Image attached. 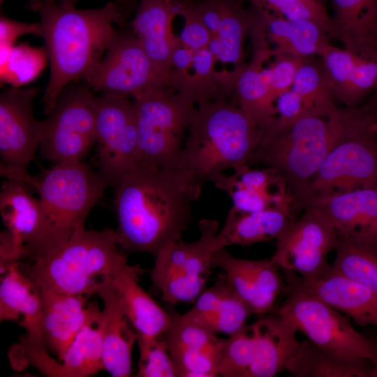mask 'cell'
Returning <instances> with one entry per match:
<instances>
[{"instance_id": "cell-1", "label": "cell", "mask_w": 377, "mask_h": 377, "mask_svg": "<svg viewBox=\"0 0 377 377\" xmlns=\"http://www.w3.org/2000/svg\"><path fill=\"white\" fill-rule=\"evenodd\" d=\"M120 248L154 258L182 239L199 196L175 172L138 162L114 187Z\"/></svg>"}, {"instance_id": "cell-2", "label": "cell", "mask_w": 377, "mask_h": 377, "mask_svg": "<svg viewBox=\"0 0 377 377\" xmlns=\"http://www.w3.org/2000/svg\"><path fill=\"white\" fill-rule=\"evenodd\" d=\"M40 17V36L50 63L43 96L49 114L68 83L84 79L97 66L111 42L112 24L120 20L119 6L110 2L94 9H77L55 0H30Z\"/></svg>"}, {"instance_id": "cell-3", "label": "cell", "mask_w": 377, "mask_h": 377, "mask_svg": "<svg viewBox=\"0 0 377 377\" xmlns=\"http://www.w3.org/2000/svg\"><path fill=\"white\" fill-rule=\"evenodd\" d=\"M265 128L237 103L222 98L200 103L175 172L199 196L207 182L227 170L247 164Z\"/></svg>"}, {"instance_id": "cell-4", "label": "cell", "mask_w": 377, "mask_h": 377, "mask_svg": "<svg viewBox=\"0 0 377 377\" xmlns=\"http://www.w3.org/2000/svg\"><path fill=\"white\" fill-rule=\"evenodd\" d=\"M1 175L31 186L39 195L38 224L24 246L29 262L57 249L84 226L108 186L98 172L77 161L54 164L38 176L13 170H1Z\"/></svg>"}, {"instance_id": "cell-5", "label": "cell", "mask_w": 377, "mask_h": 377, "mask_svg": "<svg viewBox=\"0 0 377 377\" xmlns=\"http://www.w3.org/2000/svg\"><path fill=\"white\" fill-rule=\"evenodd\" d=\"M276 118V117H275ZM273 119L247 164H262L284 179L300 212L313 201L311 182L341 138L342 109L327 117L309 115L288 124Z\"/></svg>"}, {"instance_id": "cell-6", "label": "cell", "mask_w": 377, "mask_h": 377, "mask_svg": "<svg viewBox=\"0 0 377 377\" xmlns=\"http://www.w3.org/2000/svg\"><path fill=\"white\" fill-rule=\"evenodd\" d=\"M119 248L116 231L83 226L57 249L20 267L39 290L89 297L126 260Z\"/></svg>"}, {"instance_id": "cell-7", "label": "cell", "mask_w": 377, "mask_h": 377, "mask_svg": "<svg viewBox=\"0 0 377 377\" xmlns=\"http://www.w3.org/2000/svg\"><path fill=\"white\" fill-rule=\"evenodd\" d=\"M136 110L138 161L175 172L195 103L168 86L155 87L133 97Z\"/></svg>"}, {"instance_id": "cell-8", "label": "cell", "mask_w": 377, "mask_h": 377, "mask_svg": "<svg viewBox=\"0 0 377 377\" xmlns=\"http://www.w3.org/2000/svg\"><path fill=\"white\" fill-rule=\"evenodd\" d=\"M343 113L341 138L311 182L313 201L318 197L377 186V133L369 128L376 120L362 106L346 108Z\"/></svg>"}, {"instance_id": "cell-9", "label": "cell", "mask_w": 377, "mask_h": 377, "mask_svg": "<svg viewBox=\"0 0 377 377\" xmlns=\"http://www.w3.org/2000/svg\"><path fill=\"white\" fill-rule=\"evenodd\" d=\"M84 83L64 87L47 117L40 121L39 152L57 164L82 161L96 144L94 95Z\"/></svg>"}, {"instance_id": "cell-10", "label": "cell", "mask_w": 377, "mask_h": 377, "mask_svg": "<svg viewBox=\"0 0 377 377\" xmlns=\"http://www.w3.org/2000/svg\"><path fill=\"white\" fill-rule=\"evenodd\" d=\"M98 173L113 188L139 161L136 110L128 97L94 96Z\"/></svg>"}, {"instance_id": "cell-11", "label": "cell", "mask_w": 377, "mask_h": 377, "mask_svg": "<svg viewBox=\"0 0 377 377\" xmlns=\"http://www.w3.org/2000/svg\"><path fill=\"white\" fill-rule=\"evenodd\" d=\"M286 290L287 297L276 312L292 320L308 339L330 352L370 360L372 352L369 339L338 310L314 296L288 288Z\"/></svg>"}, {"instance_id": "cell-12", "label": "cell", "mask_w": 377, "mask_h": 377, "mask_svg": "<svg viewBox=\"0 0 377 377\" xmlns=\"http://www.w3.org/2000/svg\"><path fill=\"white\" fill-rule=\"evenodd\" d=\"M101 94L133 98L148 89L169 86L156 71L136 36L114 31L106 54L84 79Z\"/></svg>"}, {"instance_id": "cell-13", "label": "cell", "mask_w": 377, "mask_h": 377, "mask_svg": "<svg viewBox=\"0 0 377 377\" xmlns=\"http://www.w3.org/2000/svg\"><path fill=\"white\" fill-rule=\"evenodd\" d=\"M337 238L338 232L332 221L312 205L297 215L276 239L272 258L281 270L312 278L331 266L327 257L335 249Z\"/></svg>"}, {"instance_id": "cell-14", "label": "cell", "mask_w": 377, "mask_h": 377, "mask_svg": "<svg viewBox=\"0 0 377 377\" xmlns=\"http://www.w3.org/2000/svg\"><path fill=\"white\" fill-rule=\"evenodd\" d=\"M36 87H11L0 95L1 170L24 171L39 146L40 121L34 118Z\"/></svg>"}, {"instance_id": "cell-15", "label": "cell", "mask_w": 377, "mask_h": 377, "mask_svg": "<svg viewBox=\"0 0 377 377\" xmlns=\"http://www.w3.org/2000/svg\"><path fill=\"white\" fill-rule=\"evenodd\" d=\"M282 271L286 288L319 298L361 326L377 327V294L338 272L332 265L312 278H302L295 272Z\"/></svg>"}, {"instance_id": "cell-16", "label": "cell", "mask_w": 377, "mask_h": 377, "mask_svg": "<svg viewBox=\"0 0 377 377\" xmlns=\"http://www.w3.org/2000/svg\"><path fill=\"white\" fill-rule=\"evenodd\" d=\"M232 170V175L222 173L212 182L230 196L233 208L242 212H256L281 207L298 212L295 198L284 179L274 168L256 169L242 164Z\"/></svg>"}, {"instance_id": "cell-17", "label": "cell", "mask_w": 377, "mask_h": 377, "mask_svg": "<svg viewBox=\"0 0 377 377\" xmlns=\"http://www.w3.org/2000/svg\"><path fill=\"white\" fill-rule=\"evenodd\" d=\"M182 0H141L132 22L133 31L156 71L170 87L172 56L180 43L172 32Z\"/></svg>"}, {"instance_id": "cell-18", "label": "cell", "mask_w": 377, "mask_h": 377, "mask_svg": "<svg viewBox=\"0 0 377 377\" xmlns=\"http://www.w3.org/2000/svg\"><path fill=\"white\" fill-rule=\"evenodd\" d=\"M43 327L47 350L61 361L82 329L101 315L96 303L87 305L89 297L40 290Z\"/></svg>"}, {"instance_id": "cell-19", "label": "cell", "mask_w": 377, "mask_h": 377, "mask_svg": "<svg viewBox=\"0 0 377 377\" xmlns=\"http://www.w3.org/2000/svg\"><path fill=\"white\" fill-rule=\"evenodd\" d=\"M103 303L98 320L104 370L114 377L132 374V353L138 334L126 316L110 276L98 285L97 293Z\"/></svg>"}, {"instance_id": "cell-20", "label": "cell", "mask_w": 377, "mask_h": 377, "mask_svg": "<svg viewBox=\"0 0 377 377\" xmlns=\"http://www.w3.org/2000/svg\"><path fill=\"white\" fill-rule=\"evenodd\" d=\"M312 205L330 218L338 232L377 244V186L318 197Z\"/></svg>"}, {"instance_id": "cell-21", "label": "cell", "mask_w": 377, "mask_h": 377, "mask_svg": "<svg viewBox=\"0 0 377 377\" xmlns=\"http://www.w3.org/2000/svg\"><path fill=\"white\" fill-rule=\"evenodd\" d=\"M142 269L127 259L110 276L122 309L138 334L147 338L163 337L170 326V311L163 309L139 284Z\"/></svg>"}, {"instance_id": "cell-22", "label": "cell", "mask_w": 377, "mask_h": 377, "mask_svg": "<svg viewBox=\"0 0 377 377\" xmlns=\"http://www.w3.org/2000/svg\"><path fill=\"white\" fill-rule=\"evenodd\" d=\"M253 354L248 377H273L284 369L297 349L300 341L295 324L276 311L257 320Z\"/></svg>"}, {"instance_id": "cell-23", "label": "cell", "mask_w": 377, "mask_h": 377, "mask_svg": "<svg viewBox=\"0 0 377 377\" xmlns=\"http://www.w3.org/2000/svg\"><path fill=\"white\" fill-rule=\"evenodd\" d=\"M27 337L39 349L47 351L43 327L40 290L20 267L12 265L0 284V320L18 321Z\"/></svg>"}, {"instance_id": "cell-24", "label": "cell", "mask_w": 377, "mask_h": 377, "mask_svg": "<svg viewBox=\"0 0 377 377\" xmlns=\"http://www.w3.org/2000/svg\"><path fill=\"white\" fill-rule=\"evenodd\" d=\"M253 313L221 273L213 286L203 290L193 307L183 315L213 334L230 336L243 327Z\"/></svg>"}, {"instance_id": "cell-25", "label": "cell", "mask_w": 377, "mask_h": 377, "mask_svg": "<svg viewBox=\"0 0 377 377\" xmlns=\"http://www.w3.org/2000/svg\"><path fill=\"white\" fill-rule=\"evenodd\" d=\"M250 32L253 57L249 64L242 66L237 76L234 87L236 103L249 117L265 126L276 117L275 103L263 73V65L273 56V49L268 46L261 24H253Z\"/></svg>"}, {"instance_id": "cell-26", "label": "cell", "mask_w": 377, "mask_h": 377, "mask_svg": "<svg viewBox=\"0 0 377 377\" xmlns=\"http://www.w3.org/2000/svg\"><path fill=\"white\" fill-rule=\"evenodd\" d=\"M299 214L288 207L242 212L232 207L210 244L212 252L232 245L248 246L277 239Z\"/></svg>"}, {"instance_id": "cell-27", "label": "cell", "mask_w": 377, "mask_h": 377, "mask_svg": "<svg viewBox=\"0 0 377 377\" xmlns=\"http://www.w3.org/2000/svg\"><path fill=\"white\" fill-rule=\"evenodd\" d=\"M330 36L348 51L377 59V0H332Z\"/></svg>"}, {"instance_id": "cell-28", "label": "cell", "mask_w": 377, "mask_h": 377, "mask_svg": "<svg viewBox=\"0 0 377 377\" xmlns=\"http://www.w3.org/2000/svg\"><path fill=\"white\" fill-rule=\"evenodd\" d=\"M200 237L185 267L173 274L156 288L162 300L169 304L195 300L203 291L211 274L210 244L219 231V223L214 219H202L199 223Z\"/></svg>"}, {"instance_id": "cell-29", "label": "cell", "mask_w": 377, "mask_h": 377, "mask_svg": "<svg viewBox=\"0 0 377 377\" xmlns=\"http://www.w3.org/2000/svg\"><path fill=\"white\" fill-rule=\"evenodd\" d=\"M260 9L265 36L275 45L273 55L285 54L306 59L314 54L318 55L329 42L327 32L313 21L288 20Z\"/></svg>"}, {"instance_id": "cell-30", "label": "cell", "mask_w": 377, "mask_h": 377, "mask_svg": "<svg viewBox=\"0 0 377 377\" xmlns=\"http://www.w3.org/2000/svg\"><path fill=\"white\" fill-rule=\"evenodd\" d=\"M99 318L82 329L61 361L47 354L38 362L36 369L54 377H87L104 370Z\"/></svg>"}, {"instance_id": "cell-31", "label": "cell", "mask_w": 377, "mask_h": 377, "mask_svg": "<svg viewBox=\"0 0 377 377\" xmlns=\"http://www.w3.org/2000/svg\"><path fill=\"white\" fill-rule=\"evenodd\" d=\"M371 369L369 359L332 353L309 339L300 343L286 367L295 377H369Z\"/></svg>"}, {"instance_id": "cell-32", "label": "cell", "mask_w": 377, "mask_h": 377, "mask_svg": "<svg viewBox=\"0 0 377 377\" xmlns=\"http://www.w3.org/2000/svg\"><path fill=\"white\" fill-rule=\"evenodd\" d=\"M26 184L8 179L0 192V212L13 246L25 256V244L34 234L40 218L39 199L28 191Z\"/></svg>"}, {"instance_id": "cell-33", "label": "cell", "mask_w": 377, "mask_h": 377, "mask_svg": "<svg viewBox=\"0 0 377 377\" xmlns=\"http://www.w3.org/2000/svg\"><path fill=\"white\" fill-rule=\"evenodd\" d=\"M171 321L163 336L175 364L185 366L202 362L219 351L223 339L184 315L170 311Z\"/></svg>"}, {"instance_id": "cell-34", "label": "cell", "mask_w": 377, "mask_h": 377, "mask_svg": "<svg viewBox=\"0 0 377 377\" xmlns=\"http://www.w3.org/2000/svg\"><path fill=\"white\" fill-rule=\"evenodd\" d=\"M256 15V8L245 9L241 0H228L216 33L208 46L216 61L239 64L243 44Z\"/></svg>"}, {"instance_id": "cell-35", "label": "cell", "mask_w": 377, "mask_h": 377, "mask_svg": "<svg viewBox=\"0 0 377 377\" xmlns=\"http://www.w3.org/2000/svg\"><path fill=\"white\" fill-rule=\"evenodd\" d=\"M333 268L377 294V244L357 241L338 232Z\"/></svg>"}, {"instance_id": "cell-36", "label": "cell", "mask_w": 377, "mask_h": 377, "mask_svg": "<svg viewBox=\"0 0 377 377\" xmlns=\"http://www.w3.org/2000/svg\"><path fill=\"white\" fill-rule=\"evenodd\" d=\"M311 115L327 117L338 108L323 64L304 59L291 87Z\"/></svg>"}, {"instance_id": "cell-37", "label": "cell", "mask_w": 377, "mask_h": 377, "mask_svg": "<svg viewBox=\"0 0 377 377\" xmlns=\"http://www.w3.org/2000/svg\"><path fill=\"white\" fill-rule=\"evenodd\" d=\"M211 265L223 271L235 292L253 313L263 314L273 311L275 300L260 293L244 267L242 259L233 257L223 248L212 252Z\"/></svg>"}, {"instance_id": "cell-38", "label": "cell", "mask_w": 377, "mask_h": 377, "mask_svg": "<svg viewBox=\"0 0 377 377\" xmlns=\"http://www.w3.org/2000/svg\"><path fill=\"white\" fill-rule=\"evenodd\" d=\"M215 61L209 47L195 51L192 66L193 73L189 71L177 91L195 104L222 99L214 71Z\"/></svg>"}, {"instance_id": "cell-39", "label": "cell", "mask_w": 377, "mask_h": 377, "mask_svg": "<svg viewBox=\"0 0 377 377\" xmlns=\"http://www.w3.org/2000/svg\"><path fill=\"white\" fill-rule=\"evenodd\" d=\"M253 325H245L237 332L223 339L218 376L248 377L253 354Z\"/></svg>"}, {"instance_id": "cell-40", "label": "cell", "mask_w": 377, "mask_h": 377, "mask_svg": "<svg viewBox=\"0 0 377 377\" xmlns=\"http://www.w3.org/2000/svg\"><path fill=\"white\" fill-rule=\"evenodd\" d=\"M44 53L26 45L13 47L1 54V76L13 87H19L38 75L44 66Z\"/></svg>"}, {"instance_id": "cell-41", "label": "cell", "mask_w": 377, "mask_h": 377, "mask_svg": "<svg viewBox=\"0 0 377 377\" xmlns=\"http://www.w3.org/2000/svg\"><path fill=\"white\" fill-rule=\"evenodd\" d=\"M318 56L334 94L335 99L346 105L354 68V54L328 42Z\"/></svg>"}, {"instance_id": "cell-42", "label": "cell", "mask_w": 377, "mask_h": 377, "mask_svg": "<svg viewBox=\"0 0 377 377\" xmlns=\"http://www.w3.org/2000/svg\"><path fill=\"white\" fill-rule=\"evenodd\" d=\"M253 6L288 20H307L322 27L330 36L331 17L317 0H249Z\"/></svg>"}, {"instance_id": "cell-43", "label": "cell", "mask_w": 377, "mask_h": 377, "mask_svg": "<svg viewBox=\"0 0 377 377\" xmlns=\"http://www.w3.org/2000/svg\"><path fill=\"white\" fill-rule=\"evenodd\" d=\"M138 377H176V369L163 339L138 337Z\"/></svg>"}, {"instance_id": "cell-44", "label": "cell", "mask_w": 377, "mask_h": 377, "mask_svg": "<svg viewBox=\"0 0 377 377\" xmlns=\"http://www.w3.org/2000/svg\"><path fill=\"white\" fill-rule=\"evenodd\" d=\"M354 54V68L346 103V108H356L377 87V59Z\"/></svg>"}, {"instance_id": "cell-45", "label": "cell", "mask_w": 377, "mask_h": 377, "mask_svg": "<svg viewBox=\"0 0 377 377\" xmlns=\"http://www.w3.org/2000/svg\"><path fill=\"white\" fill-rule=\"evenodd\" d=\"M185 23L181 36V43L194 52L208 47L212 34L198 11L196 0H182L180 14Z\"/></svg>"}, {"instance_id": "cell-46", "label": "cell", "mask_w": 377, "mask_h": 377, "mask_svg": "<svg viewBox=\"0 0 377 377\" xmlns=\"http://www.w3.org/2000/svg\"><path fill=\"white\" fill-rule=\"evenodd\" d=\"M272 65L263 70L272 100L274 102L279 95L293 86L297 71L304 59L285 54H275Z\"/></svg>"}, {"instance_id": "cell-47", "label": "cell", "mask_w": 377, "mask_h": 377, "mask_svg": "<svg viewBox=\"0 0 377 377\" xmlns=\"http://www.w3.org/2000/svg\"><path fill=\"white\" fill-rule=\"evenodd\" d=\"M243 264L257 288L266 297L276 301L283 288L280 267L272 258L244 260Z\"/></svg>"}, {"instance_id": "cell-48", "label": "cell", "mask_w": 377, "mask_h": 377, "mask_svg": "<svg viewBox=\"0 0 377 377\" xmlns=\"http://www.w3.org/2000/svg\"><path fill=\"white\" fill-rule=\"evenodd\" d=\"M276 121L281 124L293 123L300 119L311 115L306 108L300 95L292 88L278 96L275 101Z\"/></svg>"}, {"instance_id": "cell-49", "label": "cell", "mask_w": 377, "mask_h": 377, "mask_svg": "<svg viewBox=\"0 0 377 377\" xmlns=\"http://www.w3.org/2000/svg\"><path fill=\"white\" fill-rule=\"evenodd\" d=\"M1 54L13 48L15 40L25 34L40 35V23H24L12 20L4 16L0 20Z\"/></svg>"}, {"instance_id": "cell-50", "label": "cell", "mask_w": 377, "mask_h": 377, "mask_svg": "<svg viewBox=\"0 0 377 377\" xmlns=\"http://www.w3.org/2000/svg\"><path fill=\"white\" fill-rule=\"evenodd\" d=\"M362 106L377 121V87L365 100Z\"/></svg>"}, {"instance_id": "cell-51", "label": "cell", "mask_w": 377, "mask_h": 377, "mask_svg": "<svg viewBox=\"0 0 377 377\" xmlns=\"http://www.w3.org/2000/svg\"><path fill=\"white\" fill-rule=\"evenodd\" d=\"M368 339L371 345L372 352L371 358L370 359L371 369L369 377H377V336Z\"/></svg>"}, {"instance_id": "cell-52", "label": "cell", "mask_w": 377, "mask_h": 377, "mask_svg": "<svg viewBox=\"0 0 377 377\" xmlns=\"http://www.w3.org/2000/svg\"><path fill=\"white\" fill-rule=\"evenodd\" d=\"M2 1L3 0H1V2H2ZM55 1L62 3L64 4L75 6L77 0H55Z\"/></svg>"}, {"instance_id": "cell-53", "label": "cell", "mask_w": 377, "mask_h": 377, "mask_svg": "<svg viewBox=\"0 0 377 377\" xmlns=\"http://www.w3.org/2000/svg\"><path fill=\"white\" fill-rule=\"evenodd\" d=\"M118 3H121L125 6H130L133 4L134 0H116Z\"/></svg>"}, {"instance_id": "cell-54", "label": "cell", "mask_w": 377, "mask_h": 377, "mask_svg": "<svg viewBox=\"0 0 377 377\" xmlns=\"http://www.w3.org/2000/svg\"><path fill=\"white\" fill-rule=\"evenodd\" d=\"M369 128L371 131L377 133V121H375L371 123Z\"/></svg>"}]
</instances>
